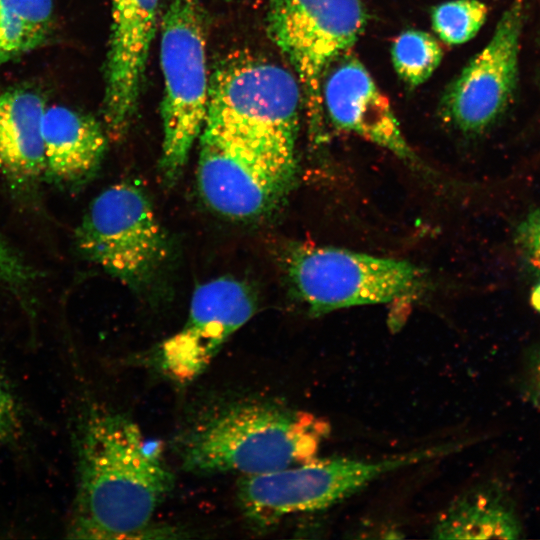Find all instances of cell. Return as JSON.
I'll return each instance as SVG.
<instances>
[{"mask_svg":"<svg viewBox=\"0 0 540 540\" xmlns=\"http://www.w3.org/2000/svg\"><path fill=\"white\" fill-rule=\"evenodd\" d=\"M77 489L68 536L74 539H140L174 486L158 447L134 420L94 405L84 414L77 443Z\"/></svg>","mask_w":540,"mask_h":540,"instance_id":"6da1fadb","label":"cell"},{"mask_svg":"<svg viewBox=\"0 0 540 540\" xmlns=\"http://www.w3.org/2000/svg\"><path fill=\"white\" fill-rule=\"evenodd\" d=\"M327 424L264 399L229 400L205 409L177 434L181 467L197 475H259L315 458Z\"/></svg>","mask_w":540,"mask_h":540,"instance_id":"7a4b0ae2","label":"cell"},{"mask_svg":"<svg viewBox=\"0 0 540 540\" xmlns=\"http://www.w3.org/2000/svg\"><path fill=\"white\" fill-rule=\"evenodd\" d=\"M461 443L423 447L379 460L315 458L269 473L242 476L237 500L248 524L263 530L293 514L327 509L399 469L455 452Z\"/></svg>","mask_w":540,"mask_h":540,"instance_id":"3957f363","label":"cell"},{"mask_svg":"<svg viewBox=\"0 0 540 540\" xmlns=\"http://www.w3.org/2000/svg\"><path fill=\"white\" fill-rule=\"evenodd\" d=\"M302 95L287 69L247 52L220 60L209 79L204 126L296 158Z\"/></svg>","mask_w":540,"mask_h":540,"instance_id":"277c9868","label":"cell"},{"mask_svg":"<svg viewBox=\"0 0 540 540\" xmlns=\"http://www.w3.org/2000/svg\"><path fill=\"white\" fill-rule=\"evenodd\" d=\"M163 141L160 170L167 184L181 175L207 116L206 21L198 0H171L161 24Z\"/></svg>","mask_w":540,"mask_h":540,"instance_id":"5b68a950","label":"cell"},{"mask_svg":"<svg viewBox=\"0 0 540 540\" xmlns=\"http://www.w3.org/2000/svg\"><path fill=\"white\" fill-rule=\"evenodd\" d=\"M266 24L270 39L296 74L316 138L323 126L324 74L363 32L364 7L360 0H270Z\"/></svg>","mask_w":540,"mask_h":540,"instance_id":"8992f818","label":"cell"},{"mask_svg":"<svg viewBox=\"0 0 540 540\" xmlns=\"http://www.w3.org/2000/svg\"><path fill=\"white\" fill-rule=\"evenodd\" d=\"M285 266L296 295L315 316L413 296L423 284L410 262L334 247L294 245Z\"/></svg>","mask_w":540,"mask_h":540,"instance_id":"52a82bcc","label":"cell"},{"mask_svg":"<svg viewBox=\"0 0 540 540\" xmlns=\"http://www.w3.org/2000/svg\"><path fill=\"white\" fill-rule=\"evenodd\" d=\"M76 242L89 260L134 290L152 284L168 255L148 196L129 182L108 187L92 201Z\"/></svg>","mask_w":540,"mask_h":540,"instance_id":"ba28073f","label":"cell"},{"mask_svg":"<svg viewBox=\"0 0 540 540\" xmlns=\"http://www.w3.org/2000/svg\"><path fill=\"white\" fill-rule=\"evenodd\" d=\"M199 139L198 189L218 214L236 220L265 217L292 187L296 158L208 126Z\"/></svg>","mask_w":540,"mask_h":540,"instance_id":"9c48e42d","label":"cell"},{"mask_svg":"<svg viewBox=\"0 0 540 540\" xmlns=\"http://www.w3.org/2000/svg\"><path fill=\"white\" fill-rule=\"evenodd\" d=\"M256 309L255 293L241 280L223 276L197 286L184 325L158 349L161 371L177 383L192 382Z\"/></svg>","mask_w":540,"mask_h":540,"instance_id":"30bf717a","label":"cell"},{"mask_svg":"<svg viewBox=\"0 0 540 540\" xmlns=\"http://www.w3.org/2000/svg\"><path fill=\"white\" fill-rule=\"evenodd\" d=\"M522 3L516 0L500 18L494 34L444 94L445 119L465 133H481L503 113L518 73Z\"/></svg>","mask_w":540,"mask_h":540,"instance_id":"8fae6325","label":"cell"},{"mask_svg":"<svg viewBox=\"0 0 540 540\" xmlns=\"http://www.w3.org/2000/svg\"><path fill=\"white\" fill-rule=\"evenodd\" d=\"M111 4L103 117L108 138L120 140L137 110L159 0H111Z\"/></svg>","mask_w":540,"mask_h":540,"instance_id":"7c38bea8","label":"cell"},{"mask_svg":"<svg viewBox=\"0 0 540 540\" xmlns=\"http://www.w3.org/2000/svg\"><path fill=\"white\" fill-rule=\"evenodd\" d=\"M322 102L324 112L337 128L416 163L417 157L406 142L387 97L356 58L341 55L331 63L322 82Z\"/></svg>","mask_w":540,"mask_h":540,"instance_id":"4fadbf2b","label":"cell"},{"mask_svg":"<svg viewBox=\"0 0 540 540\" xmlns=\"http://www.w3.org/2000/svg\"><path fill=\"white\" fill-rule=\"evenodd\" d=\"M107 133L93 117L62 105L46 106L42 118L44 172L76 183L96 171L107 146Z\"/></svg>","mask_w":540,"mask_h":540,"instance_id":"5bb4252c","label":"cell"},{"mask_svg":"<svg viewBox=\"0 0 540 540\" xmlns=\"http://www.w3.org/2000/svg\"><path fill=\"white\" fill-rule=\"evenodd\" d=\"M43 97L30 89H0V172L29 185L44 172Z\"/></svg>","mask_w":540,"mask_h":540,"instance_id":"9a60e30c","label":"cell"},{"mask_svg":"<svg viewBox=\"0 0 540 540\" xmlns=\"http://www.w3.org/2000/svg\"><path fill=\"white\" fill-rule=\"evenodd\" d=\"M440 539H519L523 525L507 489L498 482L466 491L441 514L434 528Z\"/></svg>","mask_w":540,"mask_h":540,"instance_id":"2e32d148","label":"cell"},{"mask_svg":"<svg viewBox=\"0 0 540 540\" xmlns=\"http://www.w3.org/2000/svg\"><path fill=\"white\" fill-rule=\"evenodd\" d=\"M392 62L398 76L411 86L424 83L441 62L443 51L437 40L420 30H407L393 42Z\"/></svg>","mask_w":540,"mask_h":540,"instance_id":"e0dca14e","label":"cell"},{"mask_svg":"<svg viewBox=\"0 0 540 540\" xmlns=\"http://www.w3.org/2000/svg\"><path fill=\"white\" fill-rule=\"evenodd\" d=\"M487 6L478 0H453L432 10V27L439 38L451 45L473 38L485 22Z\"/></svg>","mask_w":540,"mask_h":540,"instance_id":"ac0fdd59","label":"cell"},{"mask_svg":"<svg viewBox=\"0 0 540 540\" xmlns=\"http://www.w3.org/2000/svg\"><path fill=\"white\" fill-rule=\"evenodd\" d=\"M46 36L29 27L0 0V48L14 57L42 43Z\"/></svg>","mask_w":540,"mask_h":540,"instance_id":"d6986e66","label":"cell"},{"mask_svg":"<svg viewBox=\"0 0 540 540\" xmlns=\"http://www.w3.org/2000/svg\"><path fill=\"white\" fill-rule=\"evenodd\" d=\"M29 27L46 36L53 14L52 0H1Z\"/></svg>","mask_w":540,"mask_h":540,"instance_id":"ffe728a7","label":"cell"},{"mask_svg":"<svg viewBox=\"0 0 540 540\" xmlns=\"http://www.w3.org/2000/svg\"><path fill=\"white\" fill-rule=\"evenodd\" d=\"M31 278V270L0 235V280L17 289L28 284Z\"/></svg>","mask_w":540,"mask_h":540,"instance_id":"44dd1931","label":"cell"},{"mask_svg":"<svg viewBox=\"0 0 540 540\" xmlns=\"http://www.w3.org/2000/svg\"><path fill=\"white\" fill-rule=\"evenodd\" d=\"M516 240L524 254L540 267V208L530 212L520 222Z\"/></svg>","mask_w":540,"mask_h":540,"instance_id":"7402d4cb","label":"cell"},{"mask_svg":"<svg viewBox=\"0 0 540 540\" xmlns=\"http://www.w3.org/2000/svg\"><path fill=\"white\" fill-rule=\"evenodd\" d=\"M17 422L15 401L0 372V444H3L14 435Z\"/></svg>","mask_w":540,"mask_h":540,"instance_id":"603a6c76","label":"cell"},{"mask_svg":"<svg viewBox=\"0 0 540 540\" xmlns=\"http://www.w3.org/2000/svg\"><path fill=\"white\" fill-rule=\"evenodd\" d=\"M528 379L531 392L540 403V343L529 355Z\"/></svg>","mask_w":540,"mask_h":540,"instance_id":"cb8c5ba5","label":"cell"},{"mask_svg":"<svg viewBox=\"0 0 540 540\" xmlns=\"http://www.w3.org/2000/svg\"><path fill=\"white\" fill-rule=\"evenodd\" d=\"M532 306L540 312V283L537 284L531 295Z\"/></svg>","mask_w":540,"mask_h":540,"instance_id":"d4e9b609","label":"cell"},{"mask_svg":"<svg viewBox=\"0 0 540 540\" xmlns=\"http://www.w3.org/2000/svg\"><path fill=\"white\" fill-rule=\"evenodd\" d=\"M14 58L12 54L0 48V65Z\"/></svg>","mask_w":540,"mask_h":540,"instance_id":"484cf974","label":"cell"}]
</instances>
